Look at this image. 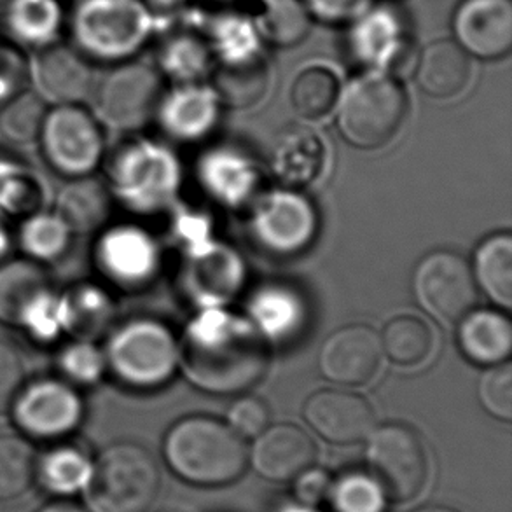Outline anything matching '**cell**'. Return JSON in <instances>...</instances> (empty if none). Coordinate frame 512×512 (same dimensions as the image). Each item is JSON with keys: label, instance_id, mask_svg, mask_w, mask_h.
<instances>
[{"label": "cell", "instance_id": "obj_17", "mask_svg": "<svg viewBox=\"0 0 512 512\" xmlns=\"http://www.w3.org/2000/svg\"><path fill=\"white\" fill-rule=\"evenodd\" d=\"M380 336L371 327H341L320 348V373L341 387H362L380 369Z\"/></svg>", "mask_w": 512, "mask_h": 512}, {"label": "cell", "instance_id": "obj_27", "mask_svg": "<svg viewBox=\"0 0 512 512\" xmlns=\"http://www.w3.org/2000/svg\"><path fill=\"white\" fill-rule=\"evenodd\" d=\"M458 346L474 364H502L511 355V320L495 310H471L458 322Z\"/></svg>", "mask_w": 512, "mask_h": 512}, {"label": "cell", "instance_id": "obj_25", "mask_svg": "<svg viewBox=\"0 0 512 512\" xmlns=\"http://www.w3.org/2000/svg\"><path fill=\"white\" fill-rule=\"evenodd\" d=\"M415 79L432 98L457 97L472 79V56L457 41L443 39L429 44L416 58Z\"/></svg>", "mask_w": 512, "mask_h": 512}, {"label": "cell", "instance_id": "obj_49", "mask_svg": "<svg viewBox=\"0 0 512 512\" xmlns=\"http://www.w3.org/2000/svg\"><path fill=\"white\" fill-rule=\"evenodd\" d=\"M298 493L299 499L310 500V502H317L322 499L327 492H331V483L327 479L326 474L320 471L303 472L298 478Z\"/></svg>", "mask_w": 512, "mask_h": 512}, {"label": "cell", "instance_id": "obj_51", "mask_svg": "<svg viewBox=\"0 0 512 512\" xmlns=\"http://www.w3.org/2000/svg\"><path fill=\"white\" fill-rule=\"evenodd\" d=\"M39 512H86L83 507L76 506L74 502H67V500H58V502H51L48 506L42 507Z\"/></svg>", "mask_w": 512, "mask_h": 512}, {"label": "cell", "instance_id": "obj_2", "mask_svg": "<svg viewBox=\"0 0 512 512\" xmlns=\"http://www.w3.org/2000/svg\"><path fill=\"white\" fill-rule=\"evenodd\" d=\"M167 464L191 485L224 486L242 478L249 453L242 437L212 416H187L173 423L163 441Z\"/></svg>", "mask_w": 512, "mask_h": 512}, {"label": "cell", "instance_id": "obj_11", "mask_svg": "<svg viewBox=\"0 0 512 512\" xmlns=\"http://www.w3.org/2000/svg\"><path fill=\"white\" fill-rule=\"evenodd\" d=\"M413 291L423 310L444 326L458 324L478 303L471 266L450 250L423 257L413 275Z\"/></svg>", "mask_w": 512, "mask_h": 512}, {"label": "cell", "instance_id": "obj_7", "mask_svg": "<svg viewBox=\"0 0 512 512\" xmlns=\"http://www.w3.org/2000/svg\"><path fill=\"white\" fill-rule=\"evenodd\" d=\"M179 163L168 149L151 140H130L109 165V191L126 207L154 212L172 200L179 186Z\"/></svg>", "mask_w": 512, "mask_h": 512}, {"label": "cell", "instance_id": "obj_33", "mask_svg": "<svg viewBox=\"0 0 512 512\" xmlns=\"http://www.w3.org/2000/svg\"><path fill=\"white\" fill-rule=\"evenodd\" d=\"M200 179L215 200L240 205L254 193L257 173L242 154L214 151L201 161Z\"/></svg>", "mask_w": 512, "mask_h": 512}, {"label": "cell", "instance_id": "obj_20", "mask_svg": "<svg viewBox=\"0 0 512 512\" xmlns=\"http://www.w3.org/2000/svg\"><path fill=\"white\" fill-rule=\"evenodd\" d=\"M317 446L305 430L294 423L270 425L256 437L250 451V462L259 476L275 483L298 479L312 469Z\"/></svg>", "mask_w": 512, "mask_h": 512}, {"label": "cell", "instance_id": "obj_1", "mask_svg": "<svg viewBox=\"0 0 512 512\" xmlns=\"http://www.w3.org/2000/svg\"><path fill=\"white\" fill-rule=\"evenodd\" d=\"M177 359L194 387L208 394L236 395L263 380L270 350L249 319L207 310L187 324L177 343Z\"/></svg>", "mask_w": 512, "mask_h": 512}, {"label": "cell", "instance_id": "obj_5", "mask_svg": "<svg viewBox=\"0 0 512 512\" xmlns=\"http://www.w3.org/2000/svg\"><path fill=\"white\" fill-rule=\"evenodd\" d=\"M84 490L93 512H144L160 492V469L139 444H112L91 464Z\"/></svg>", "mask_w": 512, "mask_h": 512}, {"label": "cell", "instance_id": "obj_54", "mask_svg": "<svg viewBox=\"0 0 512 512\" xmlns=\"http://www.w3.org/2000/svg\"><path fill=\"white\" fill-rule=\"evenodd\" d=\"M7 2H9V0H0V13H2V9L7 6Z\"/></svg>", "mask_w": 512, "mask_h": 512}, {"label": "cell", "instance_id": "obj_38", "mask_svg": "<svg viewBox=\"0 0 512 512\" xmlns=\"http://www.w3.org/2000/svg\"><path fill=\"white\" fill-rule=\"evenodd\" d=\"M69 242L70 229L56 214H30L21 226V249L34 261H55Z\"/></svg>", "mask_w": 512, "mask_h": 512}, {"label": "cell", "instance_id": "obj_30", "mask_svg": "<svg viewBox=\"0 0 512 512\" xmlns=\"http://www.w3.org/2000/svg\"><path fill=\"white\" fill-rule=\"evenodd\" d=\"M62 326L76 340L93 341L107 331L114 319V305L104 289L79 284L60 296Z\"/></svg>", "mask_w": 512, "mask_h": 512}, {"label": "cell", "instance_id": "obj_37", "mask_svg": "<svg viewBox=\"0 0 512 512\" xmlns=\"http://www.w3.org/2000/svg\"><path fill=\"white\" fill-rule=\"evenodd\" d=\"M90 472V460L74 446H58L35 464V478L56 495H70L84 488Z\"/></svg>", "mask_w": 512, "mask_h": 512}, {"label": "cell", "instance_id": "obj_12", "mask_svg": "<svg viewBox=\"0 0 512 512\" xmlns=\"http://www.w3.org/2000/svg\"><path fill=\"white\" fill-rule=\"evenodd\" d=\"M39 139L49 165L74 179L90 175L104 154L97 118L79 104L55 105L48 111Z\"/></svg>", "mask_w": 512, "mask_h": 512}, {"label": "cell", "instance_id": "obj_3", "mask_svg": "<svg viewBox=\"0 0 512 512\" xmlns=\"http://www.w3.org/2000/svg\"><path fill=\"white\" fill-rule=\"evenodd\" d=\"M67 25L81 55L109 65L133 60L158 30L142 0H77Z\"/></svg>", "mask_w": 512, "mask_h": 512}, {"label": "cell", "instance_id": "obj_16", "mask_svg": "<svg viewBox=\"0 0 512 512\" xmlns=\"http://www.w3.org/2000/svg\"><path fill=\"white\" fill-rule=\"evenodd\" d=\"M97 264L114 284L137 289L153 280L160 266V252L144 229L116 226L100 236Z\"/></svg>", "mask_w": 512, "mask_h": 512}, {"label": "cell", "instance_id": "obj_23", "mask_svg": "<svg viewBox=\"0 0 512 512\" xmlns=\"http://www.w3.org/2000/svg\"><path fill=\"white\" fill-rule=\"evenodd\" d=\"M180 18V25H172L161 35L156 51V70L177 84L201 83L214 72V53L200 28L194 27L187 14L180 11Z\"/></svg>", "mask_w": 512, "mask_h": 512}, {"label": "cell", "instance_id": "obj_15", "mask_svg": "<svg viewBox=\"0 0 512 512\" xmlns=\"http://www.w3.org/2000/svg\"><path fill=\"white\" fill-rule=\"evenodd\" d=\"M91 62L72 44L56 42L30 56V83L46 104H81L95 86Z\"/></svg>", "mask_w": 512, "mask_h": 512}, {"label": "cell", "instance_id": "obj_24", "mask_svg": "<svg viewBox=\"0 0 512 512\" xmlns=\"http://www.w3.org/2000/svg\"><path fill=\"white\" fill-rule=\"evenodd\" d=\"M219 104V98L208 86L177 84V88L163 93L156 118L175 139H200L214 128Z\"/></svg>", "mask_w": 512, "mask_h": 512}, {"label": "cell", "instance_id": "obj_52", "mask_svg": "<svg viewBox=\"0 0 512 512\" xmlns=\"http://www.w3.org/2000/svg\"><path fill=\"white\" fill-rule=\"evenodd\" d=\"M2 215L4 214H0V264H2L4 257L7 256V252L11 249V236H9V231H7Z\"/></svg>", "mask_w": 512, "mask_h": 512}, {"label": "cell", "instance_id": "obj_29", "mask_svg": "<svg viewBox=\"0 0 512 512\" xmlns=\"http://www.w3.org/2000/svg\"><path fill=\"white\" fill-rule=\"evenodd\" d=\"M270 62L264 53L238 62L215 63L212 90L219 102L233 109H249L263 100L270 88Z\"/></svg>", "mask_w": 512, "mask_h": 512}, {"label": "cell", "instance_id": "obj_6", "mask_svg": "<svg viewBox=\"0 0 512 512\" xmlns=\"http://www.w3.org/2000/svg\"><path fill=\"white\" fill-rule=\"evenodd\" d=\"M104 355L107 369L123 385L137 390L165 385L179 364L172 331L151 319L130 320L118 327Z\"/></svg>", "mask_w": 512, "mask_h": 512}, {"label": "cell", "instance_id": "obj_26", "mask_svg": "<svg viewBox=\"0 0 512 512\" xmlns=\"http://www.w3.org/2000/svg\"><path fill=\"white\" fill-rule=\"evenodd\" d=\"M51 292L48 275L39 264H0V322L21 329Z\"/></svg>", "mask_w": 512, "mask_h": 512}, {"label": "cell", "instance_id": "obj_41", "mask_svg": "<svg viewBox=\"0 0 512 512\" xmlns=\"http://www.w3.org/2000/svg\"><path fill=\"white\" fill-rule=\"evenodd\" d=\"M41 200V184L34 172L0 158V214H34Z\"/></svg>", "mask_w": 512, "mask_h": 512}, {"label": "cell", "instance_id": "obj_32", "mask_svg": "<svg viewBox=\"0 0 512 512\" xmlns=\"http://www.w3.org/2000/svg\"><path fill=\"white\" fill-rule=\"evenodd\" d=\"M250 322L264 338L285 340L298 333L305 322V305L298 296L284 285H266L256 291L250 301Z\"/></svg>", "mask_w": 512, "mask_h": 512}, {"label": "cell", "instance_id": "obj_42", "mask_svg": "<svg viewBox=\"0 0 512 512\" xmlns=\"http://www.w3.org/2000/svg\"><path fill=\"white\" fill-rule=\"evenodd\" d=\"M58 366L70 385H95L107 371L104 352L86 340L65 346L58 355Z\"/></svg>", "mask_w": 512, "mask_h": 512}, {"label": "cell", "instance_id": "obj_45", "mask_svg": "<svg viewBox=\"0 0 512 512\" xmlns=\"http://www.w3.org/2000/svg\"><path fill=\"white\" fill-rule=\"evenodd\" d=\"M30 55L11 42L0 41V105L27 90Z\"/></svg>", "mask_w": 512, "mask_h": 512}, {"label": "cell", "instance_id": "obj_35", "mask_svg": "<svg viewBox=\"0 0 512 512\" xmlns=\"http://www.w3.org/2000/svg\"><path fill=\"white\" fill-rule=\"evenodd\" d=\"M381 352L399 367H416L429 359L434 333L415 315H399L390 320L380 336Z\"/></svg>", "mask_w": 512, "mask_h": 512}, {"label": "cell", "instance_id": "obj_34", "mask_svg": "<svg viewBox=\"0 0 512 512\" xmlns=\"http://www.w3.org/2000/svg\"><path fill=\"white\" fill-rule=\"evenodd\" d=\"M472 275L478 287L495 305L512 308V238L509 233H497L479 243Z\"/></svg>", "mask_w": 512, "mask_h": 512}, {"label": "cell", "instance_id": "obj_22", "mask_svg": "<svg viewBox=\"0 0 512 512\" xmlns=\"http://www.w3.org/2000/svg\"><path fill=\"white\" fill-rule=\"evenodd\" d=\"M0 27L7 42L37 53L62 41L67 18L60 0H9L0 13Z\"/></svg>", "mask_w": 512, "mask_h": 512}, {"label": "cell", "instance_id": "obj_39", "mask_svg": "<svg viewBox=\"0 0 512 512\" xmlns=\"http://www.w3.org/2000/svg\"><path fill=\"white\" fill-rule=\"evenodd\" d=\"M48 111V104L35 91H21L2 105L0 132L16 144L39 139Z\"/></svg>", "mask_w": 512, "mask_h": 512}, {"label": "cell", "instance_id": "obj_36", "mask_svg": "<svg viewBox=\"0 0 512 512\" xmlns=\"http://www.w3.org/2000/svg\"><path fill=\"white\" fill-rule=\"evenodd\" d=\"M340 79L326 65H310L292 81L289 98L294 112L305 119L326 118L340 98Z\"/></svg>", "mask_w": 512, "mask_h": 512}, {"label": "cell", "instance_id": "obj_19", "mask_svg": "<svg viewBox=\"0 0 512 512\" xmlns=\"http://www.w3.org/2000/svg\"><path fill=\"white\" fill-rule=\"evenodd\" d=\"M305 420L322 439L334 444L362 443L376 427L371 404L362 395L326 388L313 394L305 404Z\"/></svg>", "mask_w": 512, "mask_h": 512}, {"label": "cell", "instance_id": "obj_48", "mask_svg": "<svg viewBox=\"0 0 512 512\" xmlns=\"http://www.w3.org/2000/svg\"><path fill=\"white\" fill-rule=\"evenodd\" d=\"M25 378L23 360L11 343L0 340V413L13 406Z\"/></svg>", "mask_w": 512, "mask_h": 512}, {"label": "cell", "instance_id": "obj_10", "mask_svg": "<svg viewBox=\"0 0 512 512\" xmlns=\"http://www.w3.org/2000/svg\"><path fill=\"white\" fill-rule=\"evenodd\" d=\"M415 32L404 13L395 4H374L364 16L353 21L346 35V49L353 62L374 72L397 77L415 58Z\"/></svg>", "mask_w": 512, "mask_h": 512}, {"label": "cell", "instance_id": "obj_44", "mask_svg": "<svg viewBox=\"0 0 512 512\" xmlns=\"http://www.w3.org/2000/svg\"><path fill=\"white\" fill-rule=\"evenodd\" d=\"M479 401L490 415L511 422L512 420V367L509 362L490 366L478 385Z\"/></svg>", "mask_w": 512, "mask_h": 512}, {"label": "cell", "instance_id": "obj_28", "mask_svg": "<svg viewBox=\"0 0 512 512\" xmlns=\"http://www.w3.org/2000/svg\"><path fill=\"white\" fill-rule=\"evenodd\" d=\"M112 210L109 187L88 175L77 177L63 187L56 200V215L65 222L70 233L90 235L105 226Z\"/></svg>", "mask_w": 512, "mask_h": 512}, {"label": "cell", "instance_id": "obj_40", "mask_svg": "<svg viewBox=\"0 0 512 512\" xmlns=\"http://www.w3.org/2000/svg\"><path fill=\"white\" fill-rule=\"evenodd\" d=\"M34 450L20 437L0 436V499L27 492L35 478Z\"/></svg>", "mask_w": 512, "mask_h": 512}, {"label": "cell", "instance_id": "obj_47", "mask_svg": "<svg viewBox=\"0 0 512 512\" xmlns=\"http://www.w3.org/2000/svg\"><path fill=\"white\" fill-rule=\"evenodd\" d=\"M312 20L326 25H352L374 6V0H301Z\"/></svg>", "mask_w": 512, "mask_h": 512}, {"label": "cell", "instance_id": "obj_43", "mask_svg": "<svg viewBox=\"0 0 512 512\" xmlns=\"http://www.w3.org/2000/svg\"><path fill=\"white\" fill-rule=\"evenodd\" d=\"M329 493L338 512H381L385 506L383 492L369 474H348Z\"/></svg>", "mask_w": 512, "mask_h": 512}, {"label": "cell", "instance_id": "obj_4", "mask_svg": "<svg viewBox=\"0 0 512 512\" xmlns=\"http://www.w3.org/2000/svg\"><path fill=\"white\" fill-rule=\"evenodd\" d=\"M341 137L359 149H380L399 133L408 114V95L397 77L366 70L338 98Z\"/></svg>", "mask_w": 512, "mask_h": 512}, {"label": "cell", "instance_id": "obj_9", "mask_svg": "<svg viewBox=\"0 0 512 512\" xmlns=\"http://www.w3.org/2000/svg\"><path fill=\"white\" fill-rule=\"evenodd\" d=\"M163 76L147 63H116L95 81L91 98L100 121L114 130L135 132L156 118Z\"/></svg>", "mask_w": 512, "mask_h": 512}, {"label": "cell", "instance_id": "obj_21", "mask_svg": "<svg viewBox=\"0 0 512 512\" xmlns=\"http://www.w3.org/2000/svg\"><path fill=\"white\" fill-rule=\"evenodd\" d=\"M326 147L317 133L303 125L280 128L268 147V167L284 186L303 187L319 177Z\"/></svg>", "mask_w": 512, "mask_h": 512}, {"label": "cell", "instance_id": "obj_53", "mask_svg": "<svg viewBox=\"0 0 512 512\" xmlns=\"http://www.w3.org/2000/svg\"><path fill=\"white\" fill-rule=\"evenodd\" d=\"M415 512H460L458 509H453V507H446V506H430V507H423V509H418V511Z\"/></svg>", "mask_w": 512, "mask_h": 512}, {"label": "cell", "instance_id": "obj_18", "mask_svg": "<svg viewBox=\"0 0 512 512\" xmlns=\"http://www.w3.org/2000/svg\"><path fill=\"white\" fill-rule=\"evenodd\" d=\"M451 25L469 55L499 60L512 48V0H462Z\"/></svg>", "mask_w": 512, "mask_h": 512}, {"label": "cell", "instance_id": "obj_13", "mask_svg": "<svg viewBox=\"0 0 512 512\" xmlns=\"http://www.w3.org/2000/svg\"><path fill=\"white\" fill-rule=\"evenodd\" d=\"M13 420L28 437L53 441L69 436L83 420L84 404L74 385L60 380H39L23 385L16 395Z\"/></svg>", "mask_w": 512, "mask_h": 512}, {"label": "cell", "instance_id": "obj_31", "mask_svg": "<svg viewBox=\"0 0 512 512\" xmlns=\"http://www.w3.org/2000/svg\"><path fill=\"white\" fill-rule=\"evenodd\" d=\"M249 14L261 41L277 48L298 46L312 27L301 0H252Z\"/></svg>", "mask_w": 512, "mask_h": 512}, {"label": "cell", "instance_id": "obj_50", "mask_svg": "<svg viewBox=\"0 0 512 512\" xmlns=\"http://www.w3.org/2000/svg\"><path fill=\"white\" fill-rule=\"evenodd\" d=\"M151 11L154 16L158 18L160 14L170 16V14L179 13L182 7L186 6L189 0H142Z\"/></svg>", "mask_w": 512, "mask_h": 512}, {"label": "cell", "instance_id": "obj_8", "mask_svg": "<svg viewBox=\"0 0 512 512\" xmlns=\"http://www.w3.org/2000/svg\"><path fill=\"white\" fill-rule=\"evenodd\" d=\"M369 476L385 500L406 504L415 500L429 479V455L422 437L404 423L374 427L366 439Z\"/></svg>", "mask_w": 512, "mask_h": 512}, {"label": "cell", "instance_id": "obj_14", "mask_svg": "<svg viewBox=\"0 0 512 512\" xmlns=\"http://www.w3.org/2000/svg\"><path fill=\"white\" fill-rule=\"evenodd\" d=\"M249 226L264 250L291 256L312 242L317 233V214L312 203L296 191H275L254 205Z\"/></svg>", "mask_w": 512, "mask_h": 512}, {"label": "cell", "instance_id": "obj_46", "mask_svg": "<svg viewBox=\"0 0 512 512\" xmlns=\"http://www.w3.org/2000/svg\"><path fill=\"white\" fill-rule=\"evenodd\" d=\"M270 408L266 402L247 395L233 402L228 411V425L242 439H256L270 427Z\"/></svg>", "mask_w": 512, "mask_h": 512}]
</instances>
